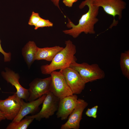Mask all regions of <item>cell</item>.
Here are the masks:
<instances>
[{
	"label": "cell",
	"instance_id": "obj_8",
	"mask_svg": "<svg viewBox=\"0 0 129 129\" xmlns=\"http://www.w3.org/2000/svg\"><path fill=\"white\" fill-rule=\"evenodd\" d=\"M21 99L16 93L5 100L0 99V110L6 119L12 120L16 116L20 109Z\"/></svg>",
	"mask_w": 129,
	"mask_h": 129
},
{
	"label": "cell",
	"instance_id": "obj_24",
	"mask_svg": "<svg viewBox=\"0 0 129 129\" xmlns=\"http://www.w3.org/2000/svg\"><path fill=\"white\" fill-rule=\"evenodd\" d=\"M6 118L3 113L0 110V122L5 119Z\"/></svg>",
	"mask_w": 129,
	"mask_h": 129
},
{
	"label": "cell",
	"instance_id": "obj_25",
	"mask_svg": "<svg viewBox=\"0 0 129 129\" xmlns=\"http://www.w3.org/2000/svg\"><path fill=\"white\" fill-rule=\"evenodd\" d=\"M78 0H73L74 3L77 1Z\"/></svg>",
	"mask_w": 129,
	"mask_h": 129
},
{
	"label": "cell",
	"instance_id": "obj_21",
	"mask_svg": "<svg viewBox=\"0 0 129 129\" xmlns=\"http://www.w3.org/2000/svg\"><path fill=\"white\" fill-rule=\"evenodd\" d=\"M1 42L0 39V52L4 55V62H9L11 60V53L10 52L6 53L3 50L1 46Z\"/></svg>",
	"mask_w": 129,
	"mask_h": 129
},
{
	"label": "cell",
	"instance_id": "obj_22",
	"mask_svg": "<svg viewBox=\"0 0 129 129\" xmlns=\"http://www.w3.org/2000/svg\"><path fill=\"white\" fill-rule=\"evenodd\" d=\"M63 2L65 6L69 7H72L74 3L73 0H63Z\"/></svg>",
	"mask_w": 129,
	"mask_h": 129
},
{
	"label": "cell",
	"instance_id": "obj_10",
	"mask_svg": "<svg viewBox=\"0 0 129 129\" xmlns=\"http://www.w3.org/2000/svg\"><path fill=\"white\" fill-rule=\"evenodd\" d=\"M88 105V103L84 100L78 99L76 107L69 116L67 121L61 125L60 129H79L83 113Z\"/></svg>",
	"mask_w": 129,
	"mask_h": 129
},
{
	"label": "cell",
	"instance_id": "obj_2",
	"mask_svg": "<svg viewBox=\"0 0 129 129\" xmlns=\"http://www.w3.org/2000/svg\"><path fill=\"white\" fill-rule=\"evenodd\" d=\"M65 46L54 56L49 64L41 67L42 73L44 75L51 74L58 70H63L70 67L74 60H76L75 55L76 51L75 46L70 40L65 42Z\"/></svg>",
	"mask_w": 129,
	"mask_h": 129
},
{
	"label": "cell",
	"instance_id": "obj_13",
	"mask_svg": "<svg viewBox=\"0 0 129 129\" xmlns=\"http://www.w3.org/2000/svg\"><path fill=\"white\" fill-rule=\"evenodd\" d=\"M46 95V94H44L36 100L27 102H24L23 99H21L20 111L17 115L12 121L18 122L27 115L35 112L43 103Z\"/></svg>",
	"mask_w": 129,
	"mask_h": 129
},
{
	"label": "cell",
	"instance_id": "obj_16",
	"mask_svg": "<svg viewBox=\"0 0 129 129\" xmlns=\"http://www.w3.org/2000/svg\"><path fill=\"white\" fill-rule=\"evenodd\" d=\"M120 65L123 75L129 79V50L122 53L120 57Z\"/></svg>",
	"mask_w": 129,
	"mask_h": 129
},
{
	"label": "cell",
	"instance_id": "obj_17",
	"mask_svg": "<svg viewBox=\"0 0 129 129\" xmlns=\"http://www.w3.org/2000/svg\"><path fill=\"white\" fill-rule=\"evenodd\" d=\"M34 119L25 118L18 122L12 121L8 125L6 129H27Z\"/></svg>",
	"mask_w": 129,
	"mask_h": 129
},
{
	"label": "cell",
	"instance_id": "obj_23",
	"mask_svg": "<svg viewBox=\"0 0 129 129\" xmlns=\"http://www.w3.org/2000/svg\"><path fill=\"white\" fill-rule=\"evenodd\" d=\"M62 12L59 6V2L60 0H50Z\"/></svg>",
	"mask_w": 129,
	"mask_h": 129
},
{
	"label": "cell",
	"instance_id": "obj_14",
	"mask_svg": "<svg viewBox=\"0 0 129 129\" xmlns=\"http://www.w3.org/2000/svg\"><path fill=\"white\" fill-rule=\"evenodd\" d=\"M38 47L34 41H30L22 49V55L29 67L31 66L36 60Z\"/></svg>",
	"mask_w": 129,
	"mask_h": 129
},
{
	"label": "cell",
	"instance_id": "obj_11",
	"mask_svg": "<svg viewBox=\"0 0 129 129\" xmlns=\"http://www.w3.org/2000/svg\"><path fill=\"white\" fill-rule=\"evenodd\" d=\"M5 71L1 72L3 78L7 83L15 87L16 90V93L19 98L28 101L29 97L28 90L23 87L19 83L20 77L19 74L7 68H5Z\"/></svg>",
	"mask_w": 129,
	"mask_h": 129
},
{
	"label": "cell",
	"instance_id": "obj_9",
	"mask_svg": "<svg viewBox=\"0 0 129 129\" xmlns=\"http://www.w3.org/2000/svg\"><path fill=\"white\" fill-rule=\"evenodd\" d=\"M67 84L73 94H79L85 88L86 83L78 72L69 67L63 70Z\"/></svg>",
	"mask_w": 129,
	"mask_h": 129
},
{
	"label": "cell",
	"instance_id": "obj_19",
	"mask_svg": "<svg viewBox=\"0 0 129 129\" xmlns=\"http://www.w3.org/2000/svg\"><path fill=\"white\" fill-rule=\"evenodd\" d=\"M41 18L38 13L33 11L30 18L28 24L30 26H35Z\"/></svg>",
	"mask_w": 129,
	"mask_h": 129
},
{
	"label": "cell",
	"instance_id": "obj_3",
	"mask_svg": "<svg viewBox=\"0 0 129 129\" xmlns=\"http://www.w3.org/2000/svg\"><path fill=\"white\" fill-rule=\"evenodd\" d=\"M70 67L77 71L86 84L104 78V71L96 64H90L86 63H79L73 61Z\"/></svg>",
	"mask_w": 129,
	"mask_h": 129
},
{
	"label": "cell",
	"instance_id": "obj_18",
	"mask_svg": "<svg viewBox=\"0 0 129 129\" xmlns=\"http://www.w3.org/2000/svg\"><path fill=\"white\" fill-rule=\"evenodd\" d=\"M53 25V23L49 20L41 18L35 26L34 29L37 30L40 28L52 27Z\"/></svg>",
	"mask_w": 129,
	"mask_h": 129
},
{
	"label": "cell",
	"instance_id": "obj_7",
	"mask_svg": "<svg viewBox=\"0 0 129 129\" xmlns=\"http://www.w3.org/2000/svg\"><path fill=\"white\" fill-rule=\"evenodd\" d=\"M51 81V76L45 78H37L33 80L29 84L28 101L34 100L46 94L50 91Z\"/></svg>",
	"mask_w": 129,
	"mask_h": 129
},
{
	"label": "cell",
	"instance_id": "obj_4",
	"mask_svg": "<svg viewBox=\"0 0 129 129\" xmlns=\"http://www.w3.org/2000/svg\"><path fill=\"white\" fill-rule=\"evenodd\" d=\"M93 4L98 7H102L107 14L113 17V22L109 28L117 25L118 22L116 21L115 17L118 16L120 20L122 11L126 5V3L123 0H93Z\"/></svg>",
	"mask_w": 129,
	"mask_h": 129
},
{
	"label": "cell",
	"instance_id": "obj_15",
	"mask_svg": "<svg viewBox=\"0 0 129 129\" xmlns=\"http://www.w3.org/2000/svg\"><path fill=\"white\" fill-rule=\"evenodd\" d=\"M64 48L59 46L42 48L38 47L36 60H44L51 61L55 55Z\"/></svg>",
	"mask_w": 129,
	"mask_h": 129
},
{
	"label": "cell",
	"instance_id": "obj_1",
	"mask_svg": "<svg viewBox=\"0 0 129 129\" xmlns=\"http://www.w3.org/2000/svg\"><path fill=\"white\" fill-rule=\"evenodd\" d=\"M93 0H85L82 1L79 5V7L80 9L87 6L88 10L82 15L78 24L75 25L68 18V22L66 26L70 29L63 30V32L64 34L76 38L82 32L86 34L95 33L94 26L99 21L97 17L99 7L93 4Z\"/></svg>",
	"mask_w": 129,
	"mask_h": 129
},
{
	"label": "cell",
	"instance_id": "obj_6",
	"mask_svg": "<svg viewBox=\"0 0 129 129\" xmlns=\"http://www.w3.org/2000/svg\"><path fill=\"white\" fill-rule=\"evenodd\" d=\"M59 99L54 96L50 91L46 94L43 102L41 110L37 113L25 118H33L40 121L43 118L48 119L53 115L57 111Z\"/></svg>",
	"mask_w": 129,
	"mask_h": 129
},
{
	"label": "cell",
	"instance_id": "obj_5",
	"mask_svg": "<svg viewBox=\"0 0 129 129\" xmlns=\"http://www.w3.org/2000/svg\"><path fill=\"white\" fill-rule=\"evenodd\" d=\"M63 70L52 72L50 91L60 99L73 94L67 85L63 73Z\"/></svg>",
	"mask_w": 129,
	"mask_h": 129
},
{
	"label": "cell",
	"instance_id": "obj_20",
	"mask_svg": "<svg viewBox=\"0 0 129 129\" xmlns=\"http://www.w3.org/2000/svg\"><path fill=\"white\" fill-rule=\"evenodd\" d=\"M98 108V106L96 105L91 108H88L86 113V115L88 117L96 118L97 117V113Z\"/></svg>",
	"mask_w": 129,
	"mask_h": 129
},
{
	"label": "cell",
	"instance_id": "obj_12",
	"mask_svg": "<svg viewBox=\"0 0 129 129\" xmlns=\"http://www.w3.org/2000/svg\"><path fill=\"white\" fill-rule=\"evenodd\" d=\"M78 99L76 94H73L59 99L56 113L57 118L62 120L67 119L76 107Z\"/></svg>",
	"mask_w": 129,
	"mask_h": 129
}]
</instances>
